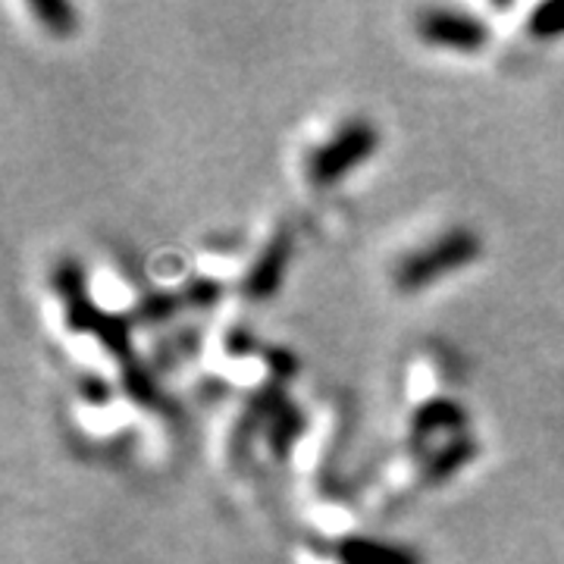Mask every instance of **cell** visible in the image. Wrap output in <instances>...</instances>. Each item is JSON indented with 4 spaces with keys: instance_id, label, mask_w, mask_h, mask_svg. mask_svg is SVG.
I'll use <instances>...</instances> for the list:
<instances>
[{
    "instance_id": "1",
    "label": "cell",
    "mask_w": 564,
    "mask_h": 564,
    "mask_svg": "<svg viewBox=\"0 0 564 564\" xmlns=\"http://www.w3.org/2000/svg\"><path fill=\"white\" fill-rule=\"evenodd\" d=\"M477 258H480V236L474 229H467V226L448 229L443 236H436L430 245L411 251L395 267V285L402 292H421V289L440 282L448 273L474 263Z\"/></svg>"
},
{
    "instance_id": "2",
    "label": "cell",
    "mask_w": 564,
    "mask_h": 564,
    "mask_svg": "<svg viewBox=\"0 0 564 564\" xmlns=\"http://www.w3.org/2000/svg\"><path fill=\"white\" fill-rule=\"evenodd\" d=\"M57 289H61V295L66 299V323H69V329L73 333H95L122 364H132L129 323L117 317V314L98 311L91 304L79 263H61V270H57Z\"/></svg>"
},
{
    "instance_id": "3",
    "label": "cell",
    "mask_w": 564,
    "mask_h": 564,
    "mask_svg": "<svg viewBox=\"0 0 564 564\" xmlns=\"http://www.w3.org/2000/svg\"><path fill=\"white\" fill-rule=\"evenodd\" d=\"M380 148V132L367 120H348L343 129L329 141H323L321 148L311 154L307 161V176L317 188H329L336 182H343L351 170H358L367 163Z\"/></svg>"
},
{
    "instance_id": "4",
    "label": "cell",
    "mask_w": 564,
    "mask_h": 564,
    "mask_svg": "<svg viewBox=\"0 0 564 564\" xmlns=\"http://www.w3.org/2000/svg\"><path fill=\"white\" fill-rule=\"evenodd\" d=\"M417 35L433 47H448L462 54H477L489 41V25L464 10L436 7L417 17Z\"/></svg>"
},
{
    "instance_id": "5",
    "label": "cell",
    "mask_w": 564,
    "mask_h": 564,
    "mask_svg": "<svg viewBox=\"0 0 564 564\" xmlns=\"http://www.w3.org/2000/svg\"><path fill=\"white\" fill-rule=\"evenodd\" d=\"M339 564H423L421 552L377 536H345L333 549Z\"/></svg>"
},
{
    "instance_id": "6",
    "label": "cell",
    "mask_w": 564,
    "mask_h": 564,
    "mask_svg": "<svg viewBox=\"0 0 564 564\" xmlns=\"http://www.w3.org/2000/svg\"><path fill=\"white\" fill-rule=\"evenodd\" d=\"M289 254H292V242L289 236L280 232L273 236L270 245L263 248V254L254 261V267L248 270L245 276V292L258 302H267L270 295H276L282 285V276H285V267H289Z\"/></svg>"
},
{
    "instance_id": "7",
    "label": "cell",
    "mask_w": 564,
    "mask_h": 564,
    "mask_svg": "<svg viewBox=\"0 0 564 564\" xmlns=\"http://www.w3.org/2000/svg\"><path fill=\"white\" fill-rule=\"evenodd\" d=\"M411 426H414L417 440H430L433 433H455V436H462V430L467 426V411L455 399H430V402H423L414 411Z\"/></svg>"
},
{
    "instance_id": "8",
    "label": "cell",
    "mask_w": 564,
    "mask_h": 564,
    "mask_svg": "<svg viewBox=\"0 0 564 564\" xmlns=\"http://www.w3.org/2000/svg\"><path fill=\"white\" fill-rule=\"evenodd\" d=\"M474 455H477V443L470 436H464V433L462 436H452L440 452H433L426 458V464H423V480L430 486L443 484L448 477H455L464 464L474 462Z\"/></svg>"
},
{
    "instance_id": "9",
    "label": "cell",
    "mask_w": 564,
    "mask_h": 564,
    "mask_svg": "<svg viewBox=\"0 0 564 564\" xmlns=\"http://www.w3.org/2000/svg\"><path fill=\"white\" fill-rule=\"evenodd\" d=\"M29 10L39 17V22L57 39H66L76 29V10L63 0H32Z\"/></svg>"
},
{
    "instance_id": "10",
    "label": "cell",
    "mask_w": 564,
    "mask_h": 564,
    "mask_svg": "<svg viewBox=\"0 0 564 564\" xmlns=\"http://www.w3.org/2000/svg\"><path fill=\"white\" fill-rule=\"evenodd\" d=\"M527 32L536 41H555L564 35V0H545L540 3L530 20H527Z\"/></svg>"
},
{
    "instance_id": "11",
    "label": "cell",
    "mask_w": 564,
    "mask_h": 564,
    "mask_svg": "<svg viewBox=\"0 0 564 564\" xmlns=\"http://www.w3.org/2000/svg\"><path fill=\"white\" fill-rule=\"evenodd\" d=\"M176 304H180L176 295H154V299H148V302L141 304V317H148V321H161V317H166L170 311H176Z\"/></svg>"
},
{
    "instance_id": "12",
    "label": "cell",
    "mask_w": 564,
    "mask_h": 564,
    "mask_svg": "<svg viewBox=\"0 0 564 564\" xmlns=\"http://www.w3.org/2000/svg\"><path fill=\"white\" fill-rule=\"evenodd\" d=\"M185 299H188V304H192V307H210V304L217 302V285H214V282H207V280L192 282V285H188V295H185Z\"/></svg>"
},
{
    "instance_id": "13",
    "label": "cell",
    "mask_w": 564,
    "mask_h": 564,
    "mask_svg": "<svg viewBox=\"0 0 564 564\" xmlns=\"http://www.w3.org/2000/svg\"><path fill=\"white\" fill-rule=\"evenodd\" d=\"M82 392L88 395V402L91 404H104V399L110 395V389H107V386H104L98 377H91V373L82 380Z\"/></svg>"
}]
</instances>
